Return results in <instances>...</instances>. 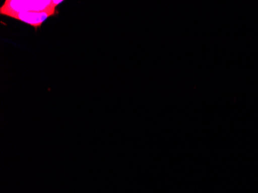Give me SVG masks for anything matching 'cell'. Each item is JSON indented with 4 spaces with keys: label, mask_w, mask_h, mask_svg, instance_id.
<instances>
[{
    "label": "cell",
    "mask_w": 258,
    "mask_h": 193,
    "mask_svg": "<svg viewBox=\"0 0 258 193\" xmlns=\"http://www.w3.org/2000/svg\"><path fill=\"white\" fill-rule=\"evenodd\" d=\"M56 8L52 0H7L0 8V14L11 17L22 13L42 12Z\"/></svg>",
    "instance_id": "6da1fadb"
},
{
    "label": "cell",
    "mask_w": 258,
    "mask_h": 193,
    "mask_svg": "<svg viewBox=\"0 0 258 193\" xmlns=\"http://www.w3.org/2000/svg\"><path fill=\"white\" fill-rule=\"evenodd\" d=\"M56 8H52L50 10L42 12H30V13H22L15 15L11 16V18L16 19L19 21L27 23L35 29L41 27L42 24L50 17L56 14Z\"/></svg>",
    "instance_id": "7a4b0ae2"
},
{
    "label": "cell",
    "mask_w": 258,
    "mask_h": 193,
    "mask_svg": "<svg viewBox=\"0 0 258 193\" xmlns=\"http://www.w3.org/2000/svg\"><path fill=\"white\" fill-rule=\"evenodd\" d=\"M52 2H53V5L57 7L58 5H60V4L63 2V0H52Z\"/></svg>",
    "instance_id": "3957f363"
}]
</instances>
